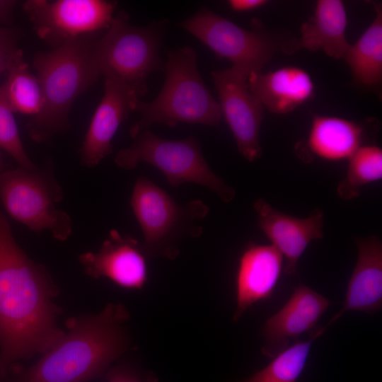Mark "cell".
I'll use <instances>...</instances> for the list:
<instances>
[{"instance_id": "cb8c5ba5", "label": "cell", "mask_w": 382, "mask_h": 382, "mask_svg": "<svg viewBox=\"0 0 382 382\" xmlns=\"http://www.w3.org/2000/svg\"><path fill=\"white\" fill-rule=\"evenodd\" d=\"M315 330L307 340H296L286 349L272 357L262 369L239 382H296L301 376L313 342L318 338Z\"/></svg>"}, {"instance_id": "4316f807", "label": "cell", "mask_w": 382, "mask_h": 382, "mask_svg": "<svg viewBox=\"0 0 382 382\" xmlns=\"http://www.w3.org/2000/svg\"><path fill=\"white\" fill-rule=\"evenodd\" d=\"M108 382H141L138 376L126 367H117L108 372Z\"/></svg>"}, {"instance_id": "ba28073f", "label": "cell", "mask_w": 382, "mask_h": 382, "mask_svg": "<svg viewBox=\"0 0 382 382\" xmlns=\"http://www.w3.org/2000/svg\"><path fill=\"white\" fill-rule=\"evenodd\" d=\"M134 139L129 147L119 151L115 158L120 168L132 170L146 163L160 170L172 187L192 183L208 188L224 202H230L235 197V190L211 169L195 137L170 140L146 129Z\"/></svg>"}, {"instance_id": "4fadbf2b", "label": "cell", "mask_w": 382, "mask_h": 382, "mask_svg": "<svg viewBox=\"0 0 382 382\" xmlns=\"http://www.w3.org/2000/svg\"><path fill=\"white\" fill-rule=\"evenodd\" d=\"M104 93L90 122L79 150L81 163L88 168L98 166L111 154L112 141L119 127L135 110L140 97L132 89L104 78Z\"/></svg>"}, {"instance_id": "5b68a950", "label": "cell", "mask_w": 382, "mask_h": 382, "mask_svg": "<svg viewBox=\"0 0 382 382\" xmlns=\"http://www.w3.org/2000/svg\"><path fill=\"white\" fill-rule=\"evenodd\" d=\"M168 26L167 20L135 26L125 11H119L94 43L93 56L100 76L120 82L140 98L146 94L150 74L165 70L159 52Z\"/></svg>"}, {"instance_id": "f546056e", "label": "cell", "mask_w": 382, "mask_h": 382, "mask_svg": "<svg viewBox=\"0 0 382 382\" xmlns=\"http://www.w3.org/2000/svg\"><path fill=\"white\" fill-rule=\"evenodd\" d=\"M0 165H1V158H0Z\"/></svg>"}, {"instance_id": "7402d4cb", "label": "cell", "mask_w": 382, "mask_h": 382, "mask_svg": "<svg viewBox=\"0 0 382 382\" xmlns=\"http://www.w3.org/2000/svg\"><path fill=\"white\" fill-rule=\"evenodd\" d=\"M1 86L13 113L29 115L32 119L40 112L43 104L41 86L23 57L9 69Z\"/></svg>"}, {"instance_id": "e0dca14e", "label": "cell", "mask_w": 382, "mask_h": 382, "mask_svg": "<svg viewBox=\"0 0 382 382\" xmlns=\"http://www.w3.org/2000/svg\"><path fill=\"white\" fill-rule=\"evenodd\" d=\"M283 268V257L272 245L250 244L238 262L236 278L237 321L254 303L268 299L278 283Z\"/></svg>"}, {"instance_id": "ac0fdd59", "label": "cell", "mask_w": 382, "mask_h": 382, "mask_svg": "<svg viewBox=\"0 0 382 382\" xmlns=\"http://www.w3.org/2000/svg\"><path fill=\"white\" fill-rule=\"evenodd\" d=\"M251 93L264 108L276 114H286L311 99L315 86L302 68L286 66L267 73H252L248 78Z\"/></svg>"}, {"instance_id": "d6986e66", "label": "cell", "mask_w": 382, "mask_h": 382, "mask_svg": "<svg viewBox=\"0 0 382 382\" xmlns=\"http://www.w3.org/2000/svg\"><path fill=\"white\" fill-rule=\"evenodd\" d=\"M347 16L340 0H318L314 13L300 28L299 47L323 51L330 57L344 59L350 44L346 36Z\"/></svg>"}, {"instance_id": "83f0119b", "label": "cell", "mask_w": 382, "mask_h": 382, "mask_svg": "<svg viewBox=\"0 0 382 382\" xmlns=\"http://www.w3.org/2000/svg\"><path fill=\"white\" fill-rule=\"evenodd\" d=\"M267 3L265 0H230L228 4L236 12H247L257 9Z\"/></svg>"}, {"instance_id": "277c9868", "label": "cell", "mask_w": 382, "mask_h": 382, "mask_svg": "<svg viewBox=\"0 0 382 382\" xmlns=\"http://www.w3.org/2000/svg\"><path fill=\"white\" fill-rule=\"evenodd\" d=\"M166 79L156 98L139 100L135 110L140 120L129 129L133 139L155 123L175 127L179 123L216 127L222 114L219 102L204 83L197 67V54L185 46L167 52Z\"/></svg>"}, {"instance_id": "3957f363", "label": "cell", "mask_w": 382, "mask_h": 382, "mask_svg": "<svg viewBox=\"0 0 382 382\" xmlns=\"http://www.w3.org/2000/svg\"><path fill=\"white\" fill-rule=\"evenodd\" d=\"M98 37L81 39L36 54L33 67L43 104L40 112L28 124L34 141H46L69 128L68 116L74 101L100 76L93 56Z\"/></svg>"}, {"instance_id": "ffe728a7", "label": "cell", "mask_w": 382, "mask_h": 382, "mask_svg": "<svg viewBox=\"0 0 382 382\" xmlns=\"http://www.w3.org/2000/svg\"><path fill=\"white\" fill-rule=\"evenodd\" d=\"M366 127L361 122L342 117L314 115L306 141V149L323 160L349 159L366 145Z\"/></svg>"}, {"instance_id": "8fae6325", "label": "cell", "mask_w": 382, "mask_h": 382, "mask_svg": "<svg viewBox=\"0 0 382 382\" xmlns=\"http://www.w3.org/2000/svg\"><path fill=\"white\" fill-rule=\"evenodd\" d=\"M212 75L222 116L238 151L250 162L259 158L262 154L259 133L265 108L249 90L248 76L233 67L214 71Z\"/></svg>"}, {"instance_id": "30bf717a", "label": "cell", "mask_w": 382, "mask_h": 382, "mask_svg": "<svg viewBox=\"0 0 382 382\" xmlns=\"http://www.w3.org/2000/svg\"><path fill=\"white\" fill-rule=\"evenodd\" d=\"M116 6L104 0H28L23 8L38 37L57 48L105 32Z\"/></svg>"}, {"instance_id": "5bb4252c", "label": "cell", "mask_w": 382, "mask_h": 382, "mask_svg": "<svg viewBox=\"0 0 382 382\" xmlns=\"http://www.w3.org/2000/svg\"><path fill=\"white\" fill-rule=\"evenodd\" d=\"M145 257L137 239L112 229L98 252L82 253L79 261L93 278L106 277L121 287L139 289L147 280Z\"/></svg>"}, {"instance_id": "7c38bea8", "label": "cell", "mask_w": 382, "mask_h": 382, "mask_svg": "<svg viewBox=\"0 0 382 382\" xmlns=\"http://www.w3.org/2000/svg\"><path fill=\"white\" fill-rule=\"evenodd\" d=\"M258 226L285 260L284 271L294 274L297 262L313 240L323 236V212L316 209L306 218L288 215L273 208L262 198L254 203Z\"/></svg>"}, {"instance_id": "484cf974", "label": "cell", "mask_w": 382, "mask_h": 382, "mask_svg": "<svg viewBox=\"0 0 382 382\" xmlns=\"http://www.w3.org/2000/svg\"><path fill=\"white\" fill-rule=\"evenodd\" d=\"M19 32L11 28L0 26V74L9 69L23 57L18 48Z\"/></svg>"}, {"instance_id": "9c48e42d", "label": "cell", "mask_w": 382, "mask_h": 382, "mask_svg": "<svg viewBox=\"0 0 382 382\" xmlns=\"http://www.w3.org/2000/svg\"><path fill=\"white\" fill-rule=\"evenodd\" d=\"M63 192L50 166L0 171V204L8 214L30 230L50 231L60 241L72 233L70 216L57 208Z\"/></svg>"}, {"instance_id": "6da1fadb", "label": "cell", "mask_w": 382, "mask_h": 382, "mask_svg": "<svg viewBox=\"0 0 382 382\" xmlns=\"http://www.w3.org/2000/svg\"><path fill=\"white\" fill-rule=\"evenodd\" d=\"M58 292L47 270L18 245L0 204V377L64 336L57 324Z\"/></svg>"}, {"instance_id": "9a60e30c", "label": "cell", "mask_w": 382, "mask_h": 382, "mask_svg": "<svg viewBox=\"0 0 382 382\" xmlns=\"http://www.w3.org/2000/svg\"><path fill=\"white\" fill-rule=\"evenodd\" d=\"M332 301L303 284H299L284 306L267 319L261 331L265 339L262 354L274 357L314 329Z\"/></svg>"}, {"instance_id": "f1b7e54d", "label": "cell", "mask_w": 382, "mask_h": 382, "mask_svg": "<svg viewBox=\"0 0 382 382\" xmlns=\"http://www.w3.org/2000/svg\"><path fill=\"white\" fill-rule=\"evenodd\" d=\"M18 1L0 0V24L8 23Z\"/></svg>"}, {"instance_id": "7a4b0ae2", "label": "cell", "mask_w": 382, "mask_h": 382, "mask_svg": "<svg viewBox=\"0 0 382 382\" xmlns=\"http://www.w3.org/2000/svg\"><path fill=\"white\" fill-rule=\"evenodd\" d=\"M129 317L124 305L109 303L98 313L69 318L68 331L36 363L12 366L0 382H87L98 376L127 350Z\"/></svg>"}, {"instance_id": "d4e9b609", "label": "cell", "mask_w": 382, "mask_h": 382, "mask_svg": "<svg viewBox=\"0 0 382 382\" xmlns=\"http://www.w3.org/2000/svg\"><path fill=\"white\" fill-rule=\"evenodd\" d=\"M0 148L9 154L20 167L28 170L37 168L27 154L13 116L1 86H0Z\"/></svg>"}, {"instance_id": "2e32d148", "label": "cell", "mask_w": 382, "mask_h": 382, "mask_svg": "<svg viewBox=\"0 0 382 382\" xmlns=\"http://www.w3.org/2000/svg\"><path fill=\"white\" fill-rule=\"evenodd\" d=\"M357 260L349 279L342 308L318 330L327 328L347 311L374 314L382 306V243L376 236L354 240Z\"/></svg>"}, {"instance_id": "8992f818", "label": "cell", "mask_w": 382, "mask_h": 382, "mask_svg": "<svg viewBox=\"0 0 382 382\" xmlns=\"http://www.w3.org/2000/svg\"><path fill=\"white\" fill-rule=\"evenodd\" d=\"M129 204L143 233L141 249L149 258L174 259L183 239L201 236V222L209 211L199 199L178 203L165 190L145 177L137 180Z\"/></svg>"}, {"instance_id": "44dd1931", "label": "cell", "mask_w": 382, "mask_h": 382, "mask_svg": "<svg viewBox=\"0 0 382 382\" xmlns=\"http://www.w3.org/2000/svg\"><path fill=\"white\" fill-rule=\"evenodd\" d=\"M376 16L358 40L350 45L344 59L354 79L368 87H375L382 80V10L375 4Z\"/></svg>"}, {"instance_id": "52a82bcc", "label": "cell", "mask_w": 382, "mask_h": 382, "mask_svg": "<svg viewBox=\"0 0 382 382\" xmlns=\"http://www.w3.org/2000/svg\"><path fill=\"white\" fill-rule=\"evenodd\" d=\"M179 26L248 76L261 72L277 52L291 53L300 48L297 40L277 36L257 19H253L250 29H245L205 8Z\"/></svg>"}, {"instance_id": "603a6c76", "label": "cell", "mask_w": 382, "mask_h": 382, "mask_svg": "<svg viewBox=\"0 0 382 382\" xmlns=\"http://www.w3.org/2000/svg\"><path fill=\"white\" fill-rule=\"evenodd\" d=\"M348 161L347 174L337 187L338 196L347 200L357 197L362 187L381 180L382 149L374 144H366Z\"/></svg>"}]
</instances>
